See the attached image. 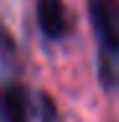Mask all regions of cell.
<instances>
[{"instance_id":"6da1fadb","label":"cell","mask_w":119,"mask_h":122,"mask_svg":"<svg viewBox=\"0 0 119 122\" xmlns=\"http://www.w3.org/2000/svg\"><path fill=\"white\" fill-rule=\"evenodd\" d=\"M91 24L101 44V78L106 86L119 83V0H88Z\"/></svg>"},{"instance_id":"7a4b0ae2","label":"cell","mask_w":119,"mask_h":122,"mask_svg":"<svg viewBox=\"0 0 119 122\" xmlns=\"http://www.w3.org/2000/svg\"><path fill=\"white\" fill-rule=\"evenodd\" d=\"M36 18H39V26H42L47 39L60 42L70 31L67 8L62 0H36Z\"/></svg>"},{"instance_id":"3957f363","label":"cell","mask_w":119,"mask_h":122,"mask_svg":"<svg viewBox=\"0 0 119 122\" xmlns=\"http://www.w3.org/2000/svg\"><path fill=\"white\" fill-rule=\"evenodd\" d=\"M0 117L3 122H29V94L24 86L8 83L0 88Z\"/></svg>"},{"instance_id":"277c9868","label":"cell","mask_w":119,"mask_h":122,"mask_svg":"<svg viewBox=\"0 0 119 122\" xmlns=\"http://www.w3.org/2000/svg\"><path fill=\"white\" fill-rule=\"evenodd\" d=\"M13 57H16V44H13L10 34L0 29V60L3 62H10Z\"/></svg>"},{"instance_id":"5b68a950","label":"cell","mask_w":119,"mask_h":122,"mask_svg":"<svg viewBox=\"0 0 119 122\" xmlns=\"http://www.w3.org/2000/svg\"><path fill=\"white\" fill-rule=\"evenodd\" d=\"M44 122H49V120H44Z\"/></svg>"}]
</instances>
